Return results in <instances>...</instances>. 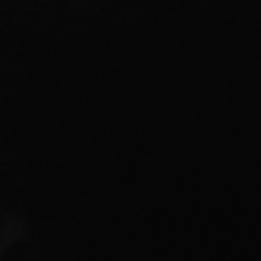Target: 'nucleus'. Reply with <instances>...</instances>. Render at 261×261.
<instances>
[]
</instances>
